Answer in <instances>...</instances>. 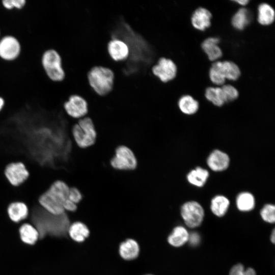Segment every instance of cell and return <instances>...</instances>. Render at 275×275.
<instances>
[{
  "mask_svg": "<svg viewBox=\"0 0 275 275\" xmlns=\"http://www.w3.org/2000/svg\"><path fill=\"white\" fill-rule=\"evenodd\" d=\"M30 215L33 226L38 232L39 238H43L46 235L58 237L67 236L71 224L66 212L54 215L39 204L32 207Z\"/></svg>",
  "mask_w": 275,
  "mask_h": 275,
  "instance_id": "1",
  "label": "cell"
},
{
  "mask_svg": "<svg viewBox=\"0 0 275 275\" xmlns=\"http://www.w3.org/2000/svg\"><path fill=\"white\" fill-rule=\"evenodd\" d=\"M70 187L64 181L57 180L38 199L39 204L54 215L66 212L64 204L68 200Z\"/></svg>",
  "mask_w": 275,
  "mask_h": 275,
  "instance_id": "2",
  "label": "cell"
},
{
  "mask_svg": "<svg viewBox=\"0 0 275 275\" xmlns=\"http://www.w3.org/2000/svg\"><path fill=\"white\" fill-rule=\"evenodd\" d=\"M73 138L78 147L85 148L93 145L96 140L97 133L92 119L85 116L79 119L72 127Z\"/></svg>",
  "mask_w": 275,
  "mask_h": 275,
  "instance_id": "3",
  "label": "cell"
},
{
  "mask_svg": "<svg viewBox=\"0 0 275 275\" xmlns=\"http://www.w3.org/2000/svg\"><path fill=\"white\" fill-rule=\"evenodd\" d=\"M114 74L109 69L101 66L93 67L88 73L90 87L99 96L109 93L114 83Z\"/></svg>",
  "mask_w": 275,
  "mask_h": 275,
  "instance_id": "4",
  "label": "cell"
},
{
  "mask_svg": "<svg viewBox=\"0 0 275 275\" xmlns=\"http://www.w3.org/2000/svg\"><path fill=\"white\" fill-rule=\"evenodd\" d=\"M241 72L238 66L232 61H216L210 69L209 77L215 85H223L226 79L236 80L239 77Z\"/></svg>",
  "mask_w": 275,
  "mask_h": 275,
  "instance_id": "5",
  "label": "cell"
},
{
  "mask_svg": "<svg viewBox=\"0 0 275 275\" xmlns=\"http://www.w3.org/2000/svg\"><path fill=\"white\" fill-rule=\"evenodd\" d=\"M42 64L51 80L59 82L64 79L65 72L62 67V59L56 50L50 49L45 51L42 58Z\"/></svg>",
  "mask_w": 275,
  "mask_h": 275,
  "instance_id": "6",
  "label": "cell"
},
{
  "mask_svg": "<svg viewBox=\"0 0 275 275\" xmlns=\"http://www.w3.org/2000/svg\"><path fill=\"white\" fill-rule=\"evenodd\" d=\"M180 213L185 224L190 228L200 226L205 215L202 205L195 201H189L183 204L180 208Z\"/></svg>",
  "mask_w": 275,
  "mask_h": 275,
  "instance_id": "7",
  "label": "cell"
},
{
  "mask_svg": "<svg viewBox=\"0 0 275 275\" xmlns=\"http://www.w3.org/2000/svg\"><path fill=\"white\" fill-rule=\"evenodd\" d=\"M110 163L115 169L128 171L135 169L138 162L133 151L129 147L121 145L116 148Z\"/></svg>",
  "mask_w": 275,
  "mask_h": 275,
  "instance_id": "8",
  "label": "cell"
},
{
  "mask_svg": "<svg viewBox=\"0 0 275 275\" xmlns=\"http://www.w3.org/2000/svg\"><path fill=\"white\" fill-rule=\"evenodd\" d=\"M152 72L160 81L165 84L172 81L176 77L177 67L172 59L162 57L152 67Z\"/></svg>",
  "mask_w": 275,
  "mask_h": 275,
  "instance_id": "9",
  "label": "cell"
},
{
  "mask_svg": "<svg viewBox=\"0 0 275 275\" xmlns=\"http://www.w3.org/2000/svg\"><path fill=\"white\" fill-rule=\"evenodd\" d=\"M66 114L73 119H80L86 116L88 113V103L81 96L71 95L63 104Z\"/></svg>",
  "mask_w": 275,
  "mask_h": 275,
  "instance_id": "10",
  "label": "cell"
},
{
  "mask_svg": "<svg viewBox=\"0 0 275 275\" xmlns=\"http://www.w3.org/2000/svg\"><path fill=\"white\" fill-rule=\"evenodd\" d=\"M4 174L9 182L13 186H18L29 177V173L25 165L21 162H12L5 169Z\"/></svg>",
  "mask_w": 275,
  "mask_h": 275,
  "instance_id": "11",
  "label": "cell"
},
{
  "mask_svg": "<svg viewBox=\"0 0 275 275\" xmlns=\"http://www.w3.org/2000/svg\"><path fill=\"white\" fill-rule=\"evenodd\" d=\"M20 44L14 36H6L0 40V57L6 61H12L18 57Z\"/></svg>",
  "mask_w": 275,
  "mask_h": 275,
  "instance_id": "12",
  "label": "cell"
},
{
  "mask_svg": "<svg viewBox=\"0 0 275 275\" xmlns=\"http://www.w3.org/2000/svg\"><path fill=\"white\" fill-rule=\"evenodd\" d=\"M208 167L214 172H222L227 170L230 163L229 155L218 149L213 150L207 158Z\"/></svg>",
  "mask_w": 275,
  "mask_h": 275,
  "instance_id": "13",
  "label": "cell"
},
{
  "mask_svg": "<svg viewBox=\"0 0 275 275\" xmlns=\"http://www.w3.org/2000/svg\"><path fill=\"white\" fill-rule=\"evenodd\" d=\"M107 51L110 57L115 61L125 60L129 56L127 45L119 39H112L107 44Z\"/></svg>",
  "mask_w": 275,
  "mask_h": 275,
  "instance_id": "14",
  "label": "cell"
},
{
  "mask_svg": "<svg viewBox=\"0 0 275 275\" xmlns=\"http://www.w3.org/2000/svg\"><path fill=\"white\" fill-rule=\"evenodd\" d=\"M140 248L134 239L129 238L122 242L119 248L120 257L126 261L135 259L139 255Z\"/></svg>",
  "mask_w": 275,
  "mask_h": 275,
  "instance_id": "15",
  "label": "cell"
},
{
  "mask_svg": "<svg viewBox=\"0 0 275 275\" xmlns=\"http://www.w3.org/2000/svg\"><path fill=\"white\" fill-rule=\"evenodd\" d=\"M212 14L206 8H199L193 13L191 21L193 26L200 31H204L211 25Z\"/></svg>",
  "mask_w": 275,
  "mask_h": 275,
  "instance_id": "16",
  "label": "cell"
},
{
  "mask_svg": "<svg viewBox=\"0 0 275 275\" xmlns=\"http://www.w3.org/2000/svg\"><path fill=\"white\" fill-rule=\"evenodd\" d=\"M7 212L11 221L18 223L28 217L29 210L25 203L21 202H14L9 204Z\"/></svg>",
  "mask_w": 275,
  "mask_h": 275,
  "instance_id": "17",
  "label": "cell"
},
{
  "mask_svg": "<svg viewBox=\"0 0 275 275\" xmlns=\"http://www.w3.org/2000/svg\"><path fill=\"white\" fill-rule=\"evenodd\" d=\"M88 227L81 222H75L70 225L68 234L74 241L80 243L84 242L90 235Z\"/></svg>",
  "mask_w": 275,
  "mask_h": 275,
  "instance_id": "18",
  "label": "cell"
},
{
  "mask_svg": "<svg viewBox=\"0 0 275 275\" xmlns=\"http://www.w3.org/2000/svg\"><path fill=\"white\" fill-rule=\"evenodd\" d=\"M219 42L218 38L210 37L206 39L202 43V49L211 61L216 60L222 56V51L218 46Z\"/></svg>",
  "mask_w": 275,
  "mask_h": 275,
  "instance_id": "19",
  "label": "cell"
},
{
  "mask_svg": "<svg viewBox=\"0 0 275 275\" xmlns=\"http://www.w3.org/2000/svg\"><path fill=\"white\" fill-rule=\"evenodd\" d=\"M189 233L183 226H176L168 237V242L174 247H180L188 241Z\"/></svg>",
  "mask_w": 275,
  "mask_h": 275,
  "instance_id": "20",
  "label": "cell"
},
{
  "mask_svg": "<svg viewBox=\"0 0 275 275\" xmlns=\"http://www.w3.org/2000/svg\"><path fill=\"white\" fill-rule=\"evenodd\" d=\"M209 176V173L207 170L201 167H197L188 172L186 179L190 184L202 187L206 183Z\"/></svg>",
  "mask_w": 275,
  "mask_h": 275,
  "instance_id": "21",
  "label": "cell"
},
{
  "mask_svg": "<svg viewBox=\"0 0 275 275\" xmlns=\"http://www.w3.org/2000/svg\"><path fill=\"white\" fill-rule=\"evenodd\" d=\"M230 203L229 200L226 196L216 195L211 200V211L215 216L222 217L227 213Z\"/></svg>",
  "mask_w": 275,
  "mask_h": 275,
  "instance_id": "22",
  "label": "cell"
},
{
  "mask_svg": "<svg viewBox=\"0 0 275 275\" xmlns=\"http://www.w3.org/2000/svg\"><path fill=\"white\" fill-rule=\"evenodd\" d=\"M236 205L237 209L240 211H250L255 206V197L250 192L240 193L236 198Z\"/></svg>",
  "mask_w": 275,
  "mask_h": 275,
  "instance_id": "23",
  "label": "cell"
},
{
  "mask_svg": "<svg viewBox=\"0 0 275 275\" xmlns=\"http://www.w3.org/2000/svg\"><path fill=\"white\" fill-rule=\"evenodd\" d=\"M257 20L263 25L271 24L274 20L275 12L273 8L267 3H262L258 8Z\"/></svg>",
  "mask_w": 275,
  "mask_h": 275,
  "instance_id": "24",
  "label": "cell"
},
{
  "mask_svg": "<svg viewBox=\"0 0 275 275\" xmlns=\"http://www.w3.org/2000/svg\"><path fill=\"white\" fill-rule=\"evenodd\" d=\"M178 105L181 112L188 115L196 113L199 107L198 101L188 95H184L180 98Z\"/></svg>",
  "mask_w": 275,
  "mask_h": 275,
  "instance_id": "25",
  "label": "cell"
},
{
  "mask_svg": "<svg viewBox=\"0 0 275 275\" xmlns=\"http://www.w3.org/2000/svg\"><path fill=\"white\" fill-rule=\"evenodd\" d=\"M21 240L25 243L34 244L39 238V234L36 229L32 225L23 224L19 229Z\"/></svg>",
  "mask_w": 275,
  "mask_h": 275,
  "instance_id": "26",
  "label": "cell"
},
{
  "mask_svg": "<svg viewBox=\"0 0 275 275\" xmlns=\"http://www.w3.org/2000/svg\"><path fill=\"white\" fill-rule=\"evenodd\" d=\"M251 19L250 12L245 8L239 9L232 18L231 23L233 26L238 30H242L249 24Z\"/></svg>",
  "mask_w": 275,
  "mask_h": 275,
  "instance_id": "27",
  "label": "cell"
},
{
  "mask_svg": "<svg viewBox=\"0 0 275 275\" xmlns=\"http://www.w3.org/2000/svg\"><path fill=\"white\" fill-rule=\"evenodd\" d=\"M205 96L208 101L215 106H222L226 103L224 94L221 88L208 87L206 89Z\"/></svg>",
  "mask_w": 275,
  "mask_h": 275,
  "instance_id": "28",
  "label": "cell"
},
{
  "mask_svg": "<svg viewBox=\"0 0 275 275\" xmlns=\"http://www.w3.org/2000/svg\"><path fill=\"white\" fill-rule=\"evenodd\" d=\"M260 215L262 219L270 224L275 221V206L272 204H265L260 211Z\"/></svg>",
  "mask_w": 275,
  "mask_h": 275,
  "instance_id": "29",
  "label": "cell"
},
{
  "mask_svg": "<svg viewBox=\"0 0 275 275\" xmlns=\"http://www.w3.org/2000/svg\"><path fill=\"white\" fill-rule=\"evenodd\" d=\"M226 99V102H231L236 99L239 93L237 90L230 85H225L221 87Z\"/></svg>",
  "mask_w": 275,
  "mask_h": 275,
  "instance_id": "30",
  "label": "cell"
},
{
  "mask_svg": "<svg viewBox=\"0 0 275 275\" xmlns=\"http://www.w3.org/2000/svg\"><path fill=\"white\" fill-rule=\"evenodd\" d=\"M229 275H256L255 270L251 267L244 269L242 264L234 265L230 269Z\"/></svg>",
  "mask_w": 275,
  "mask_h": 275,
  "instance_id": "31",
  "label": "cell"
},
{
  "mask_svg": "<svg viewBox=\"0 0 275 275\" xmlns=\"http://www.w3.org/2000/svg\"><path fill=\"white\" fill-rule=\"evenodd\" d=\"M2 3L5 8L10 10L13 8H22L25 6L26 1L25 0H3Z\"/></svg>",
  "mask_w": 275,
  "mask_h": 275,
  "instance_id": "32",
  "label": "cell"
},
{
  "mask_svg": "<svg viewBox=\"0 0 275 275\" xmlns=\"http://www.w3.org/2000/svg\"><path fill=\"white\" fill-rule=\"evenodd\" d=\"M82 199V196L79 190L75 186H70L68 199L75 204L79 203Z\"/></svg>",
  "mask_w": 275,
  "mask_h": 275,
  "instance_id": "33",
  "label": "cell"
},
{
  "mask_svg": "<svg viewBox=\"0 0 275 275\" xmlns=\"http://www.w3.org/2000/svg\"><path fill=\"white\" fill-rule=\"evenodd\" d=\"M200 240V236L197 232H193L191 233H189L187 242H189L190 245L193 246L198 245L199 244Z\"/></svg>",
  "mask_w": 275,
  "mask_h": 275,
  "instance_id": "34",
  "label": "cell"
},
{
  "mask_svg": "<svg viewBox=\"0 0 275 275\" xmlns=\"http://www.w3.org/2000/svg\"><path fill=\"white\" fill-rule=\"evenodd\" d=\"M234 2H236L238 3V4L242 5V6H245L248 4V3L249 2V1L248 0H237V1H234Z\"/></svg>",
  "mask_w": 275,
  "mask_h": 275,
  "instance_id": "35",
  "label": "cell"
},
{
  "mask_svg": "<svg viewBox=\"0 0 275 275\" xmlns=\"http://www.w3.org/2000/svg\"><path fill=\"white\" fill-rule=\"evenodd\" d=\"M274 240H275V231H274V230L273 229L272 230V233H271V235H270V241L273 243H274Z\"/></svg>",
  "mask_w": 275,
  "mask_h": 275,
  "instance_id": "36",
  "label": "cell"
},
{
  "mask_svg": "<svg viewBox=\"0 0 275 275\" xmlns=\"http://www.w3.org/2000/svg\"><path fill=\"white\" fill-rule=\"evenodd\" d=\"M4 105H5V100L2 97H0V112L2 111Z\"/></svg>",
  "mask_w": 275,
  "mask_h": 275,
  "instance_id": "37",
  "label": "cell"
},
{
  "mask_svg": "<svg viewBox=\"0 0 275 275\" xmlns=\"http://www.w3.org/2000/svg\"><path fill=\"white\" fill-rule=\"evenodd\" d=\"M146 275H153V274H146Z\"/></svg>",
  "mask_w": 275,
  "mask_h": 275,
  "instance_id": "38",
  "label": "cell"
},
{
  "mask_svg": "<svg viewBox=\"0 0 275 275\" xmlns=\"http://www.w3.org/2000/svg\"><path fill=\"white\" fill-rule=\"evenodd\" d=\"M0 34H1V33H0Z\"/></svg>",
  "mask_w": 275,
  "mask_h": 275,
  "instance_id": "39",
  "label": "cell"
}]
</instances>
